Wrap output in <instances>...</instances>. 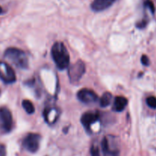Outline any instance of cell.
<instances>
[{"instance_id": "1", "label": "cell", "mask_w": 156, "mask_h": 156, "mask_svg": "<svg viewBox=\"0 0 156 156\" xmlns=\"http://www.w3.org/2000/svg\"><path fill=\"white\" fill-rule=\"evenodd\" d=\"M51 56L56 67L60 70L68 68L70 62V56L68 50L62 42H56L51 49Z\"/></svg>"}, {"instance_id": "2", "label": "cell", "mask_w": 156, "mask_h": 156, "mask_svg": "<svg viewBox=\"0 0 156 156\" xmlns=\"http://www.w3.org/2000/svg\"><path fill=\"white\" fill-rule=\"evenodd\" d=\"M5 57L21 69L28 68V58L23 50L15 47H9L5 51Z\"/></svg>"}, {"instance_id": "3", "label": "cell", "mask_w": 156, "mask_h": 156, "mask_svg": "<svg viewBox=\"0 0 156 156\" xmlns=\"http://www.w3.org/2000/svg\"><path fill=\"white\" fill-rule=\"evenodd\" d=\"M86 67L82 60H78L69 67L68 76L72 84H76L81 80L85 73Z\"/></svg>"}, {"instance_id": "4", "label": "cell", "mask_w": 156, "mask_h": 156, "mask_svg": "<svg viewBox=\"0 0 156 156\" xmlns=\"http://www.w3.org/2000/svg\"><path fill=\"white\" fill-rule=\"evenodd\" d=\"M13 126V119L11 111L6 108H0V133H8Z\"/></svg>"}, {"instance_id": "5", "label": "cell", "mask_w": 156, "mask_h": 156, "mask_svg": "<svg viewBox=\"0 0 156 156\" xmlns=\"http://www.w3.org/2000/svg\"><path fill=\"white\" fill-rule=\"evenodd\" d=\"M41 136L37 133H29L25 136L23 140V147L31 153L37 152L40 147Z\"/></svg>"}, {"instance_id": "6", "label": "cell", "mask_w": 156, "mask_h": 156, "mask_svg": "<svg viewBox=\"0 0 156 156\" xmlns=\"http://www.w3.org/2000/svg\"><path fill=\"white\" fill-rule=\"evenodd\" d=\"M0 79L6 84H12L16 81V75L13 69L5 62L0 61Z\"/></svg>"}, {"instance_id": "7", "label": "cell", "mask_w": 156, "mask_h": 156, "mask_svg": "<svg viewBox=\"0 0 156 156\" xmlns=\"http://www.w3.org/2000/svg\"><path fill=\"white\" fill-rule=\"evenodd\" d=\"M115 137L112 136H105L101 141V150L104 156H119L120 151L117 148L112 146Z\"/></svg>"}, {"instance_id": "8", "label": "cell", "mask_w": 156, "mask_h": 156, "mask_svg": "<svg viewBox=\"0 0 156 156\" xmlns=\"http://www.w3.org/2000/svg\"><path fill=\"white\" fill-rule=\"evenodd\" d=\"M77 98L85 105H91L95 103L98 100V96L93 90L82 88L77 93Z\"/></svg>"}, {"instance_id": "9", "label": "cell", "mask_w": 156, "mask_h": 156, "mask_svg": "<svg viewBox=\"0 0 156 156\" xmlns=\"http://www.w3.org/2000/svg\"><path fill=\"white\" fill-rule=\"evenodd\" d=\"M100 115L98 112H86L81 117V123L86 129H89L94 123L98 121Z\"/></svg>"}, {"instance_id": "10", "label": "cell", "mask_w": 156, "mask_h": 156, "mask_svg": "<svg viewBox=\"0 0 156 156\" xmlns=\"http://www.w3.org/2000/svg\"><path fill=\"white\" fill-rule=\"evenodd\" d=\"M116 0H94L91 8L94 12H101L111 7Z\"/></svg>"}, {"instance_id": "11", "label": "cell", "mask_w": 156, "mask_h": 156, "mask_svg": "<svg viewBox=\"0 0 156 156\" xmlns=\"http://www.w3.org/2000/svg\"><path fill=\"white\" fill-rule=\"evenodd\" d=\"M128 104V101L126 98L123 96H117L115 98L114 101V105H113V110L117 112H121Z\"/></svg>"}, {"instance_id": "12", "label": "cell", "mask_w": 156, "mask_h": 156, "mask_svg": "<svg viewBox=\"0 0 156 156\" xmlns=\"http://www.w3.org/2000/svg\"><path fill=\"white\" fill-rule=\"evenodd\" d=\"M113 96L111 93L110 92H105L104 93L103 95L101 96L100 99V105L101 108H106V107L109 106L111 105V101H112Z\"/></svg>"}, {"instance_id": "13", "label": "cell", "mask_w": 156, "mask_h": 156, "mask_svg": "<svg viewBox=\"0 0 156 156\" xmlns=\"http://www.w3.org/2000/svg\"><path fill=\"white\" fill-rule=\"evenodd\" d=\"M22 107L24 111L28 114H32L34 113L35 108L32 102L29 100H24L22 101Z\"/></svg>"}, {"instance_id": "14", "label": "cell", "mask_w": 156, "mask_h": 156, "mask_svg": "<svg viewBox=\"0 0 156 156\" xmlns=\"http://www.w3.org/2000/svg\"><path fill=\"white\" fill-rule=\"evenodd\" d=\"M146 103L147 105L150 108L152 109H155L156 108V98L154 96H150V97L147 98L146 99Z\"/></svg>"}, {"instance_id": "15", "label": "cell", "mask_w": 156, "mask_h": 156, "mask_svg": "<svg viewBox=\"0 0 156 156\" xmlns=\"http://www.w3.org/2000/svg\"><path fill=\"white\" fill-rule=\"evenodd\" d=\"M145 6L149 8L152 13L155 12V6H154L153 3H152V1H150V0H146V1L145 2Z\"/></svg>"}, {"instance_id": "16", "label": "cell", "mask_w": 156, "mask_h": 156, "mask_svg": "<svg viewBox=\"0 0 156 156\" xmlns=\"http://www.w3.org/2000/svg\"><path fill=\"white\" fill-rule=\"evenodd\" d=\"M91 156H100L99 149L98 146H91Z\"/></svg>"}, {"instance_id": "17", "label": "cell", "mask_w": 156, "mask_h": 156, "mask_svg": "<svg viewBox=\"0 0 156 156\" xmlns=\"http://www.w3.org/2000/svg\"><path fill=\"white\" fill-rule=\"evenodd\" d=\"M141 62L143 63V65L146 66H148L150 64V61H149V57H148L146 55H143L141 57Z\"/></svg>"}, {"instance_id": "18", "label": "cell", "mask_w": 156, "mask_h": 156, "mask_svg": "<svg viewBox=\"0 0 156 156\" xmlns=\"http://www.w3.org/2000/svg\"><path fill=\"white\" fill-rule=\"evenodd\" d=\"M0 156H6L5 146L2 144H0Z\"/></svg>"}, {"instance_id": "19", "label": "cell", "mask_w": 156, "mask_h": 156, "mask_svg": "<svg viewBox=\"0 0 156 156\" xmlns=\"http://www.w3.org/2000/svg\"><path fill=\"white\" fill-rule=\"evenodd\" d=\"M2 13V7L0 6V14Z\"/></svg>"}]
</instances>
